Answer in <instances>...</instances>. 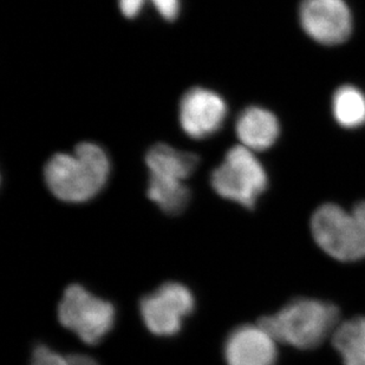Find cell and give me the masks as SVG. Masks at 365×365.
Returning a JSON list of instances; mask_svg holds the SVG:
<instances>
[{
    "instance_id": "4fadbf2b",
    "label": "cell",
    "mask_w": 365,
    "mask_h": 365,
    "mask_svg": "<svg viewBox=\"0 0 365 365\" xmlns=\"http://www.w3.org/2000/svg\"><path fill=\"white\" fill-rule=\"evenodd\" d=\"M147 195L165 213L178 215L186 210L190 200L188 187L178 180L165 179L149 174Z\"/></svg>"
},
{
    "instance_id": "7a4b0ae2",
    "label": "cell",
    "mask_w": 365,
    "mask_h": 365,
    "mask_svg": "<svg viewBox=\"0 0 365 365\" xmlns=\"http://www.w3.org/2000/svg\"><path fill=\"white\" fill-rule=\"evenodd\" d=\"M259 323L278 343L312 350L332 337L341 323L336 305L314 298H296Z\"/></svg>"
},
{
    "instance_id": "9c48e42d",
    "label": "cell",
    "mask_w": 365,
    "mask_h": 365,
    "mask_svg": "<svg viewBox=\"0 0 365 365\" xmlns=\"http://www.w3.org/2000/svg\"><path fill=\"white\" fill-rule=\"evenodd\" d=\"M278 341L258 322L232 331L225 343L227 365H276Z\"/></svg>"
},
{
    "instance_id": "52a82bcc",
    "label": "cell",
    "mask_w": 365,
    "mask_h": 365,
    "mask_svg": "<svg viewBox=\"0 0 365 365\" xmlns=\"http://www.w3.org/2000/svg\"><path fill=\"white\" fill-rule=\"evenodd\" d=\"M299 18L304 31L321 44H341L351 34V14L344 0H303Z\"/></svg>"
},
{
    "instance_id": "30bf717a",
    "label": "cell",
    "mask_w": 365,
    "mask_h": 365,
    "mask_svg": "<svg viewBox=\"0 0 365 365\" xmlns=\"http://www.w3.org/2000/svg\"><path fill=\"white\" fill-rule=\"evenodd\" d=\"M235 131L242 145L252 152H262L276 143L280 133L279 122L271 111L250 107L239 115Z\"/></svg>"
},
{
    "instance_id": "277c9868",
    "label": "cell",
    "mask_w": 365,
    "mask_h": 365,
    "mask_svg": "<svg viewBox=\"0 0 365 365\" xmlns=\"http://www.w3.org/2000/svg\"><path fill=\"white\" fill-rule=\"evenodd\" d=\"M267 174L255 154L244 145L226 153L224 163L214 169L210 185L217 195L235 201L245 208H255L267 188Z\"/></svg>"
},
{
    "instance_id": "6da1fadb",
    "label": "cell",
    "mask_w": 365,
    "mask_h": 365,
    "mask_svg": "<svg viewBox=\"0 0 365 365\" xmlns=\"http://www.w3.org/2000/svg\"><path fill=\"white\" fill-rule=\"evenodd\" d=\"M110 173V163L100 145L83 142L73 154H56L45 165L48 188L59 200L83 203L103 190Z\"/></svg>"
},
{
    "instance_id": "3957f363",
    "label": "cell",
    "mask_w": 365,
    "mask_h": 365,
    "mask_svg": "<svg viewBox=\"0 0 365 365\" xmlns=\"http://www.w3.org/2000/svg\"><path fill=\"white\" fill-rule=\"evenodd\" d=\"M311 232L322 251L338 262L365 258V201L352 208L327 203L311 217Z\"/></svg>"
},
{
    "instance_id": "e0dca14e",
    "label": "cell",
    "mask_w": 365,
    "mask_h": 365,
    "mask_svg": "<svg viewBox=\"0 0 365 365\" xmlns=\"http://www.w3.org/2000/svg\"><path fill=\"white\" fill-rule=\"evenodd\" d=\"M120 10L124 17L135 18L140 14L145 0H118Z\"/></svg>"
},
{
    "instance_id": "8992f818",
    "label": "cell",
    "mask_w": 365,
    "mask_h": 365,
    "mask_svg": "<svg viewBox=\"0 0 365 365\" xmlns=\"http://www.w3.org/2000/svg\"><path fill=\"white\" fill-rule=\"evenodd\" d=\"M195 299L187 286L165 283L140 303V312L145 327L160 337L178 334L183 321L194 311Z\"/></svg>"
},
{
    "instance_id": "ba28073f",
    "label": "cell",
    "mask_w": 365,
    "mask_h": 365,
    "mask_svg": "<svg viewBox=\"0 0 365 365\" xmlns=\"http://www.w3.org/2000/svg\"><path fill=\"white\" fill-rule=\"evenodd\" d=\"M226 116V102L212 90L193 88L183 95L180 102L181 127L195 140H202L220 130Z\"/></svg>"
},
{
    "instance_id": "8fae6325",
    "label": "cell",
    "mask_w": 365,
    "mask_h": 365,
    "mask_svg": "<svg viewBox=\"0 0 365 365\" xmlns=\"http://www.w3.org/2000/svg\"><path fill=\"white\" fill-rule=\"evenodd\" d=\"M200 158L194 153L181 152L165 143H158L149 149L145 165L150 175L185 181L197 169Z\"/></svg>"
},
{
    "instance_id": "5bb4252c",
    "label": "cell",
    "mask_w": 365,
    "mask_h": 365,
    "mask_svg": "<svg viewBox=\"0 0 365 365\" xmlns=\"http://www.w3.org/2000/svg\"><path fill=\"white\" fill-rule=\"evenodd\" d=\"M332 111L341 127L355 129L365 123V95L355 86H344L334 93Z\"/></svg>"
},
{
    "instance_id": "9a60e30c",
    "label": "cell",
    "mask_w": 365,
    "mask_h": 365,
    "mask_svg": "<svg viewBox=\"0 0 365 365\" xmlns=\"http://www.w3.org/2000/svg\"><path fill=\"white\" fill-rule=\"evenodd\" d=\"M30 365H100L86 355H62L44 345H39L32 354Z\"/></svg>"
},
{
    "instance_id": "2e32d148",
    "label": "cell",
    "mask_w": 365,
    "mask_h": 365,
    "mask_svg": "<svg viewBox=\"0 0 365 365\" xmlns=\"http://www.w3.org/2000/svg\"><path fill=\"white\" fill-rule=\"evenodd\" d=\"M156 10L163 16V19L168 21H175L179 16V0H152Z\"/></svg>"
},
{
    "instance_id": "5b68a950",
    "label": "cell",
    "mask_w": 365,
    "mask_h": 365,
    "mask_svg": "<svg viewBox=\"0 0 365 365\" xmlns=\"http://www.w3.org/2000/svg\"><path fill=\"white\" fill-rule=\"evenodd\" d=\"M113 304L93 296L83 286L70 285L58 305V319L86 344L100 343L115 324Z\"/></svg>"
},
{
    "instance_id": "7c38bea8",
    "label": "cell",
    "mask_w": 365,
    "mask_h": 365,
    "mask_svg": "<svg viewBox=\"0 0 365 365\" xmlns=\"http://www.w3.org/2000/svg\"><path fill=\"white\" fill-rule=\"evenodd\" d=\"M331 338L343 364L365 365V317L341 322Z\"/></svg>"
}]
</instances>
